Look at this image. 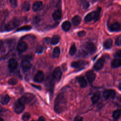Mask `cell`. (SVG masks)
<instances>
[{"label":"cell","instance_id":"obj_25","mask_svg":"<svg viewBox=\"0 0 121 121\" xmlns=\"http://www.w3.org/2000/svg\"><path fill=\"white\" fill-rule=\"evenodd\" d=\"M60 40V37L58 35H55L53 36L50 41V43L52 45L57 44Z\"/></svg>","mask_w":121,"mask_h":121},{"label":"cell","instance_id":"obj_16","mask_svg":"<svg viewBox=\"0 0 121 121\" xmlns=\"http://www.w3.org/2000/svg\"><path fill=\"white\" fill-rule=\"evenodd\" d=\"M43 7V2L41 1H37L35 2L33 5L32 7V9L35 12L38 11L40 10Z\"/></svg>","mask_w":121,"mask_h":121},{"label":"cell","instance_id":"obj_11","mask_svg":"<svg viewBox=\"0 0 121 121\" xmlns=\"http://www.w3.org/2000/svg\"><path fill=\"white\" fill-rule=\"evenodd\" d=\"M86 76L87 81L90 84H92L95 80L96 75L92 70H89L86 72Z\"/></svg>","mask_w":121,"mask_h":121},{"label":"cell","instance_id":"obj_21","mask_svg":"<svg viewBox=\"0 0 121 121\" xmlns=\"http://www.w3.org/2000/svg\"><path fill=\"white\" fill-rule=\"evenodd\" d=\"M112 46V40L111 38L106 39L104 43V46L106 49H110Z\"/></svg>","mask_w":121,"mask_h":121},{"label":"cell","instance_id":"obj_31","mask_svg":"<svg viewBox=\"0 0 121 121\" xmlns=\"http://www.w3.org/2000/svg\"><path fill=\"white\" fill-rule=\"evenodd\" d=\"M76 52V47L75 44L74 43H73L72 45H71V46L69 49V54L71 56H72Z\"/></svg>","mask_w":121,"mask_h":121},{"label":"cell","instance_id":"obj_13","mask_svg":"<svg viewBox=\"0 0 121 121\" xmlns=\"http://www.w3.org/2000/svg\"><path fill=\"white\" fill-rule=\"evenodd\" d=\"M44 78V75L43 71H38L34 78V81L37 83H41L42 82Z\"/></svg>","mask_w":121,"mask_h":121},{"label":"cell","instance_id":"obj_40","mask_svg":"<svg viewBox=\"0 0 121 121\" xmlns=\"http://www.w3.org/2000/svg\"><path fill=\"white\" fill-rule=\"evenodd\" d=\"M74 121H83V118L80 116H77L75 117Z\"/></svg>","mask_w":121,"mask_h":121},{"label":"cell","instance_id":"obj_41","mask_svg":"<svg viewBox=\"0 0 121 121\" xmlns=\"http://www.w3.org/2000/svg\"><path fill=\"white\" fill-rule=\"evenodd\" d=\"M50 41H51V39L49 38H45L44 39V41L46 44H49V43H50Z\"/></svg>","mask_w":121,"mask_h":121},{"label":"cell","instance_id":"obj_5","mask_svg":"<svg viewBox=\"0 0 121 121\" xmlns=\"http://www.w3.org/2000/svg\"><path fill=\"white\" fill-rule=\"evenodd\" d=\"M85 48L86 51L91 54L95 53L96 51V47L94 43L91 42L86 43L85 45Z\"/></svg>","mask_w":121,"mask_h":121},{"label":"cell","instance_id":"obj_24","mask_svg":"<svg viewBox=\"0 0 121 121\" xmlns=\"http://www.w3.org/2000/svg\"><path fill=\"white\" fill-rule=\"evenodd\" d=\"M100 97V92H96L91 97V99L92 101V102L93 104H95L96 103L98 100H99Z\"/></svg>","mask_w":121,"mask_h":121},{"label":"cell","instance_id":"obj_34","mask_svg":"<svg viewBox=\"0 0 121 121\" xmlns=\"http://www.w3.org/2000/svg\"><path fill=\"white\" fill-rule=\"evenodd\" d=\"M9 3L12 8H16L17 6V0H9Z\"/></svg>","mask_w":121,"mask_h":121},{"label":"cell","instance_id":"obj_44","mask_svg":"<svg viewBox=\"0 0 121 121\" xmlns=\"http://www.w3.org/2000/svg\"><path fill=\"white\" fill-rule=\"evenodd\" d=\"M119 89L121 90V84L120 83L119 85Z\"/></svg>","mask_w":121,"mask_h":121},{"label":"cell","instance_id":"obj_37","mask_svg":"<svg viewBox=\"0 0 121 121\" xmlns=\"http://www.w3.org/2000/svg\"><path fill=\"white\" fill-rule=\"evenodd\" d=\"M115 44L116 46H120L121 45V36H119L116 40L115 42Z\"/></svg>","mask_w":121,"mask_h":121},{"label":"cell","instance_id":"obj_29","mask_svg":"<svg viewBox=\"0 0 121 121\" xmlns=\"http://www.w3.org/2000/svg\"><path fill=\"white\" fill-rule=\"evenodd\" d=\"M32 27L30 26L26 25L21 26L17 29V32H20V31H28L31 29Z\"/></svg>","mask_w":121,"mask_h":121},{"label":"cell","instance_id":"obj_23","mask_svg":"<svg viewBox=\"0 0 121 121\" xmlns=\"http://www.w3.org/2000/svg\"><path fill=\"white\" fill-rule=\"evenodd\" d=\"M78 82L81 87H85L87 86V81L84 77H80L78 78Z\"/></svg>","mask_w":121,"mask_h":121},{"label":"cell","instance_id":"obj_35","mask_svg":"<svg viewBox=\"0 0 121 121\" xmlns=\"http://www.w3.org/2000/svg\"><path fill=\"white\" fill-rule=\"evenodd\" d=\"M82 4L83 5V7L84 9H86L89 7V3L86 0H82Z\"/></svg>","mask_w":121,"mask_h":121},{"label":"cell","instance_id":"obj_9","mask_svg":"<svg viewBox=\"0 0 121 121\" xmlns=\"http://www.w3.org/2000/svg\"><path fill=\"white\" fill-rule=\"evenodd\" d=\"M87 62L85 60H78L77 61L72 62L71 64V66L72 68L78 69L81 67H83L86 65H87Z\"/></svg>","mask_w":121,"mask_h":121},{"label":"cell","instance_id":"obj_45","mask_svg":"<svg viewBox=\"0 0 121 121\" xmlns=\"http://www.w3.org/2000/svg\"><path fill=\"white\" fill-rule=\"evenodd\" d=\"M0 121H4V120L2 118H0Z\"/></svg>","mask_w":121,"mask_h":121},{"label":"cell","instance_id":"obj_33","mask_svg":"<svg viewBox=\"0 0 121 121\" xmlns=\"http://www.w3.org/2000/svg\"><path fill=\"white\" fill-rule=\"evenodd\" d=\"M17 83V80L16 78H10L9 81H8V83L11 85H16Z\"/></svg>","mask_w":121,"mask_h":121},{"label":"cell","instance_id":"obj_38","mask_svg":"<svg viewBox=\"0 0 121 121\" xmlns=\"http://www.w3.org/2000/svg\"><path fill=\"white\" fill-rule=\"evenodd\" d=\"M86 32L84 31H79L78 32V35L79 36V37H83L85 35H86Z\"/></svg>","mask_w":121,"mask_h":121},{"label":"cell","instance_id":"obj_42","mask_svg":"<svg viewBox=\"0 0 121 121\" xmlns=\"http://www.w3.org/2000/svg\"><path fill=\"white\" fill-rule=\"evenodd\" d=\"M32 86H34V87L36 88L37 89H39V90H41V86H40L35 85H33V84H32Z\"/></svg>","mask_w":121,"mask_h":121},{"label":"cell","instance_id":"obj_46","mask_svg":"<svg viewBox=\"0 0 121 121\" xmlns=\"http://www.w3.org/2000/svg\"><path fill=\"white\" fill-rule=\"evenodd\" d=\"M1 43L0 42V49L1 48Z\"/></svg>","mask_w":121,"mask_h":121},{"label":"cell","instance_id":"obj_27","mask_svg":"<svg viewBox=\"0 0 121 121\" xmlns=\"http://www.w3.org/2000/svg\"><path fill=\"white\" fill-rule=\"evenodd\" d=\"M9 100H10V97L8 95H6L3 96L1 98L0 103H1V104L3 105H5V104H7L9 102Z\"/></svg>","mask_w":121,"mask_h":121},{"label":"cell","instance_id":"obj_14","mask_svg":"<svg viewBox=\"0 0 121 121\" xmlns=\"http://www.w3.org/2000/svg\"><path fill=\"white\" fill-rule=\"evenodd\" d=\"M104 62V60L103 58H100L99 59H98L94 66V69L96 71L100 70L103 67Z\"/></svg>","mask_w":121,"mask_h":121},{"label":"cell","instance_id":"obj_47","mask_svg":"<svg viewBox=\"0 0 121 121\" xmlns=\"http://www.w3.org/2000/svg\"></svg>","mask_w":121,"mask_h":121},{"label":"cell","instance_id":"obj_26","mask_svg":"<svg viewBox=\"0 0 121 121\" xmlns=\"http://www.w3.org/2000/svg\"><path fill=\"white\" fill-rule=\"evenodd\" d=\"M60 54V49L59 47H56L54 48L52 51V57L54 58H58Z\"/></svg>","mask_w":121,"mask_h":121},{"label":"cell","instance_id":"obj_6","mask_svg":"<svg viewBox=\"0 0 121 121\" xmlns=\"http://www.w3.org/2000/svg\"><path fill=\"white\" fill-rule=\"evenodd\" d=\"M61 75L62 72L60 68L57 67L54 69L52 72V78L54 80L58 82L60 80L61 77Z\"/></svg>","mask_w":121,"mask_h":121},{"label":"cell","instance_id":"obj_43","mask_svg":"<svg viewBox=\"0 0 121 121\" xmlns=\"http://www.w3.org/2000/svg\"><path fill=\"white\" fill-rule=\"evenodd\" d=\"M38 121H45V119L43 117H40L39 119H38Z\"/></svg>","mask_w":121,"mask_h":121},{"label":"cell","instance_id":"obj_39","mask_svg":"<svg viewBox=\"0 0 121 121\" xmlns=\"http://www.w3.org/2000/svg\"><path fill=\"white\" fill-rule=\"evenodd\" d=\"M114 57L117 58H121V52L120 50H119L116 52L114 54Z\"/></svg>","mask_w":121,"mask_h":121},{"label":"cell","instance_id":"obj_1","mask_svg":"<svg viewBox=\"0 0 121 121\" xmlns=\"http://www.w3.org/2000/svg\"><path fill=\"white\" fill-rule=\"evenodd\" d=\"M66 104V99L62 93H60L56 98L54 102V110L56 112L60 113L62 112L65 107Z\"/></svg>","mask_w":121,"mask_h":121},{"label":"cell","instance_id":"obj_22","mask_svg":"<svg viewBox=\"0 0 121 121\" xmlns=\"http://www.w3.org/2000/svg\"><path fill=\"white\" fill-rule=\"evenodd\" d=\"M112 67L113 68H117L120 67L121 65V60L120 58L114 59L112 62Z\"/></svg>","mask_w":121,"mask_h":121},{"label":"cell","instance_id":"obj_15","mask_svg":"<svg viewBox=\"0 0 121 121\" xmlns=\"http://www.w3.org/2000/svg\"><path fill=\"white\" fill-rule=\"evenodd\" d=\"M14 111L17 113H21L25 109V105L20 103L18 101L14 105Z\"/></svg>","mask_w":121,"mask_h":121},{"label":"cell","instance_id":"obj_7","mask_svg":"<svg viewBox=\"0 0 121 121\" xmlns=\"http://www.w3.org/2000/svg\"><path fill=\"white\" fill-rule=\"evenodd\" d=\"M116 94V92L114 90L112 89L105 90L103 92V95L105 99L109 98H113L114 97Z\"/></svg>","mask_w":121,"mask_h":121},{"label":"cell","instance_id":"obj_30","mask_svg":"<svg viewBox=\"0 0 121 121\" xmlns=\"http://www.w3.org/2000/svg\"><path fill=\"white\" fill-rule=\"evenodd\" d=\"M121 115V110L120 109L114 111L112 113V118L114 120H117L120 117Z\"/></svg>","mask_w":121,"mask_h":121},{"label":"cell","instance_id":"obj_2","mask_svg":"<svg viewBox=\"0 0 121 121\" xmlns=\"http://www.w3.org/2000/svg\"><path fill=\"white\" fill-rule=\"evenodd\" d=\"M101 10V8L98 7L95 10L93 11L92 12L88 13L84 18L85 21L86 22H89L93 20L95 21H97L98 19Z\"/></svg>","mask_w":121,"mask_h":121},{"label":"cell","instance_id":"obj_28","mask_svg":"<svg viewBox=\"0 0 121 121\" xmlns=\"http://www.w3.org/2000/svg\"><path fill=\"white\" fill-rule=\"evenodd\" d=\"M30 5L29 3L27 1H24L22 4L23 10L25 11H28L30 10Z\"/></svg>","mask_w":121,"mask_h":121},{"label":"cell","instance_id":"obj_19","mask_svg":"<svg viewBox=\"0 0 121 121\" xmlns=\"http://www.w3.org/2000/svg\"><path fill=\"white\" fill-rule=\"evenodd\" d=\"M61 11L60 9H57L53 13L52 17L54 20L57 21L61 18Z\"/></svg>","mask_w":121,"mask_h":121},{"label":"cell","instance_id":"obj_20","mask_svg":"<svg viewBox=\"0 0 121 121\" xmlns=\"http://www.w3.org/2000/svg\"><path fill=\"white\" fill-rule=\"evenodd\" d=\"M71 27V23L68 21L63 22L61 25V28L64 31H68Z\"/></svg>","mask_w":121,"mask_h":121},{"label":"cell","instance_id":"obj_18","mask_svg":"<svg viewBox=\"0 0 121 121\" xmlns=\"http://www.w3.org/2000/svg\"><path fill=\"white\" fill-rule=\"evenodd\" d=\"M81 21V18L78 15L75 16L71 19L72 25L74 26H77L80 24Z\"/></svg>","mask_w":121,"mask_h":121},{"label":"cell","instance_id":"obj_4","mask_svg":"<svg viewBox=\"0 0 121 121\" xmlns=\"http://www.w3.org/2000/svg\"><path fill=\"white\" fill-rule=\"evenodd\" d=\"M35 97V95H33L32 94H27L20 97L17 101L20 103L25 105L30 103L31 101H33Z\"/></svg>","mask_w":121,"mask_h":121},{"label":"cell","instance_id":"obj_3","mask_svg":"<svg viewBox=\"0 0 121 121\" xmlns=\"http://www.w3.org/2000/svg\"><path fill=\"white\" fill-rule=\"evenodd\" d=\"M20 24V21L17 18H13L5 25V29L11 31L18 26Z\"/></svg>","mask_w":121,"mask_h":121},{"label":"cell","instance_id":"obj_12","mask_svg":"<svg viewBox=\"0 0 121 121\" xmlns=\"http://www.w3.org/2000/svg\"><path fill=\"white\" fill-rule=\"evenodd\" d=\"M21 66L22 69L24 71H26L29 70L31 68L32 64H31V62L29 61V60L25 59V60H24L22 61L21 64Z\"/></svg>","mask_w":121,"mask_h":121},{"label":"cell","instance_id":"obj_36","mask_svg":"<svg viewBox=\"0 0 121 121\" xmlns=\"http://www.w3.org/2000/svg\"><path fill=\"white\" fill-rule=\"evenodd\" d=\"M43 47L41 45H39L37 46V47L36 48V52L37 53H41L43 52Z\"/></svg>","mask_w":121,"mask_h":121},{"label":"cell","instance_id":"obj_17","mask_svg":"<svg viewBox=\"0 0 121 121\" xmlns=\"http://www.w3.org/2000/svg\"><path fill=\"white\" fill-rule=\"evenodd\" d=\"M109 30L112 32H119L121 30L120 25L118 22H115L110 26Z\"/></svg>","mask_w":121,"mask_h":121},{"label":"cell","instance_id":"obj_32","mask_svg":"<svg viewBox=\"0 0 121 121\" xmlns=\"http://www.w3.org/2000/svg\"><path fill=\"white\" fill-rule=\"evenodd\" d=\"M30 117H31V115L29 112H26L23 115L22 117V119L24 121H27L30 119Z\"/></svg>","mask_w":121,"mask_h":121},{"label":"cell","instance_id":"obj_10","mask_svg":"<svg viewBox=\"0 0 121 121\" xmlns=\"http://www.w3.org/2000/svg\"><path fill=\"white\" fill-rule=\"evenodd\" d=\"M18 66L17 61L13 58L10 59L8 62V67L10 71H13L16 69Z\"/></svg>","mask_w":121,"mask_h":121},{"label":"cell","instance_id":"obj_8","mask_svg":"<svg viewBox=\"0 0 121 121\" xmlns=\"http://www.w3.org/2000/svg\"><path fill=\"white\" fill-rule=\"evenodd\" d=\"M28 48L27 44L24 41H20L17 46V50L20 53L25 52Z\"/></svg>","mask_w":121,"mask_h":121}]
</instances>
